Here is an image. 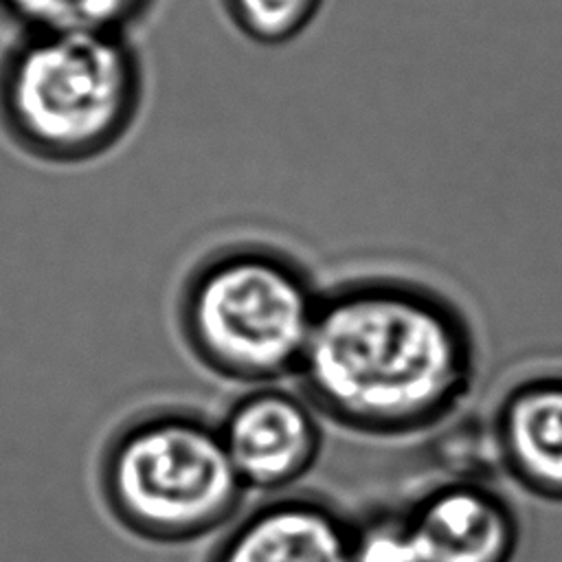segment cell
<instances>
[{
	"label": "cell",
	"mask_w": 562,
	"mask_h": 562,
	"mask_svg": "<svg viewBox=\"0 0 562 562\" xmlns=\"http://www.w3.org/2000/svg\"><path fill=\"white\" fill-rule=\"evenodd\" d=\"M474 373V334L450 299L408 279L367 277L323 292L296 378L338 426L406 437L446 422Z\"/></svg>",
	"instance_id": "6da1fadb"
},
{
	"label": "cell",
	"mask_w": 562,
	"mask_h": 562,
	"mask_svg": "<svg viewBox=\"0 0 562 562\" xmlns=\"http://www.w3.org/2000/svg\"><path fill=\"white\" fill-rule=\"evenodd\" d=\"M323 292L290 255L239 244L209 255L187 279L180 329L215 375L263 386L296 375Z\"/></svg>",
	"instance_id": "7a4b0ae2"
},
{
	"label": "cell",
	"mask_w": 562,
	"mask_h": 562,
	"mask_svg": "<svg viewBox=\"0 0 562 562\" xmlns=\"http://www.w3.org/2000/svg\"><path fill=\"white\" fill-rule=\"evenodd\" d=\"M140 90L125 33H29L0 75V108L33 154L83 160L127 132Z\"/></svg>",
	"instance_id": "3957f363"
},
{
	"label": "cell",
	"mask_w": 562,
	"mask_h": 562,
	"mask_svg": "<svg viewBox=\"0 0 562 562\" xmlns=\"http://www.w3.org/2000/svg\"><path fill=\"white\" fill-rule=\"evenodd\" d=\"M108 487L127 525L160 542H193L231 525L248 492L220 426L189 411H160L127 428Z\"/></svg>",
	"instance_id": "277c9868"
},
{
	"label": "cell",
	"mask_w": 562,
	"mask_h": 562,
	"mask_svg": "<svg viewBox=\"0 0 562 562\" xmlns=\"http://www.w3.org/2000/svg\"><path fill=\"white\" fill-rule=\"evenodd\" d=\"M318 411L279 384L250 386L222 417L220 435L246 490L285 494L316 463L323 448Z\"/></svg>",
	"instance_id": "5b68a950"
},
{
	"label": "cell",
	"mask_w": 562,
	"mask_h": 562,
	"mask_svg": "<svg viewBox=\"0 0 562 562\" xmlns=\"http://www.w3.org/2000/svg\"><path fill=\"white\" fill-rule=\"evenodd\" d=\"M422 562H512L520 522L512 503L479 479H452L406 514Z\"/></svg>",
	"instance_id": "8992f818"
},
{
	"label": "cell",
	"mask_w": 562,
	"mask_h": 562,
	"mask_svg": "<svg viewBox=\"0 0 562 562\" xmlns=\"http://www.w3.org/2000/svg\"><path fill=\"white\" fill-rule=\"evenodd\" d=\"M353 525L327 501L277 494L235 520L209 562H351Z\"/></svg>",
	"instance_id": "52a82bcc"
},
{
	"label": "cell",
	"mask_w": 562,
	"mask_h": 562,
	"mask_svg": "<svg viewBox=\"0 0 562 562\" xmlns=\"http://www.w3.org/2000/svg\"><path fill=\"white\" fill-rule=\"evenodd\" d=\"M492 450L525 492L562 503V373L514 382L492 422Z\"/></svg>",
	"instance_id": "ba28073f"
},
{
	"label": "cell",
	"mask_w": 562,
	"mask_h": 562,
	"mask_svg": "<svg viewBox=\"0 0 562 562\" xmlns=\"http://www.w3.org/2000/svg\"><path fill=\"white\" fill-rule=\"evenodd\" d=\"M154 0H0L26 33H125Z\"/></svg>",
	"instance_id": "9c48e42d"
},
{
	"label": "cell",
	"mask_w": 562,
	"mask_h": 562,
	"mask_svg": "<svg viewBox=\"0 0 562 562\" xmlns=\"http://www.w3.org/2000/svg\"><path fill=\"white\" fill-rule=\"evenodd\" d=\"M233 22L259 44H283L301 35L323 0H224Z\"/></svg>",
	"instance_id": "30bf717a"
},
{
	"label": "cell",
	"mask_w": 562,
	"mask_h": 562,
	"mask_svg": "<svg viewBox=\"0 0 562 562\" xmlns=\"http://www.w3.org/2000/svg\"><path fill=\"white\" fill-rule=\"evenodd\" d=\"M351 562H422L406 516H373L353 527Z\"/></svg>",
	"instance_id": "8fae6325"
}]
</instances>
